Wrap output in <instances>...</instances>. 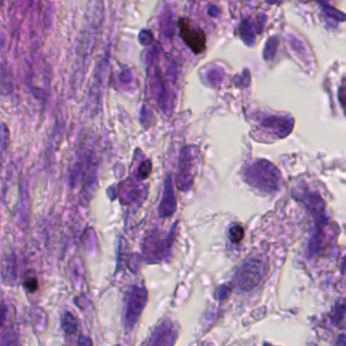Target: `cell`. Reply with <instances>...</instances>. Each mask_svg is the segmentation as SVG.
Returning a JSON list of instances; mask_svg holds the SVG:
<instances>
[{
	"label": "cell",
	"instance_id": "obj_8",
	"mask_svg": "<svg viewBox=\"0 0 346 346\" xmlns=\"http://www.w3.org/2000/svg\"><path fill=\"white\" fill-rule=\"evenodd\" d=\"M150 171H151V162L147 160L141 165L140 170H139V175L141 178H146L150 174Z\"/></svg>",
	"mask_w": 346,
	"mask_h": 346
},
{
	"label": "cell",
	"instance_id": "obj_10",
	"mask_svg": "<svg viewBox=\"0 0 346 346\" xmlns=\"http://www.w3.org/2000/svg\"><path fill=\"white\" fill-rule=\"evenodd\" d=\"M7 316V308L4 305V302L0 301V328L3 326Z\"/></svg>",
	"mask_w": 346,
	"mask_h": 346
},
{
	"label": "cell",
	"instance_id": "obj_4",
	"mask_svg": "<svg viewBox=\"0 0 346 346\" xmlns=\"http://www.w3.org/2000/svg\"><path fill=\"white\" fill-rule=\"evenodd\" d=\"M230 237L232 242H240L244 237V230L241 226L235 225L230 229Z\"/></svg>",
	"mask_w": 346,
	"mask_h": 346
},
{
	"label": "cell",
	"instance_id": "obj_2",
	"mask_svg": "<svg viewBox=\"0 0 346 346\" xmlns=\"http://www.w3.org/2000/svg\"><path fill=\"white\" fill-rule=\"evenodd\" d=\"M175 209V198L172 191V185L170 180H167L166 187L164 190L163 200L161 202L160 213L162 217H169Z\"/></svg>",
	"mask_w": 346,
	"mask_h": 346
},
{
	"label": "cell",
	"instance_id": "obj_1",
	"mask_svg": "<svg viewBox=\"0 0 346 346\" xmlns=\"http://www.w3.org/2000/svg\"><path fill=\"white\" fill-rule=\"evenodd\" d=\"M179 27L181 37L192 52L195 54L202 53L206 45L205 33L201 29L193 27L190 21L186 19H181L179 21Z\"/></svg>",
	"mask_w": 346,
	"mask_h": 346
},
{
	"label": "cell",
	"instance_id": "obj_3",
	"mask_svg": "<svg viewBox=\"0 0 346 346\" xmlns=\"http://www.w3.org/2000/svg\"><path fill=\"white\" fill-rule=\"evenodd\" d=\"M0 346H19V337L15 329L10 327L0 334Z\"/></svg>",
	"mask_w": 346,
	"mask_h": 346
},
{
	"label": "cell",
	"instance_id": "obj_9",
	"mask_svg": "<svg viewBox=\"0 0 346 346\" xmlns=\"http://www.w3.org/2000/svg\"><path fill=\"white\" fill-rule=\"evenodd\" d=\"M24 286L28 291H35L37 289V286H38L37 280L35 278H29L25 281Z\"/></svg>",
	"mask_w": 346,
	"mask_h": 346
},
{
	"label": "cell",
	"instance_id": "obj_6",
	"mask_svg": "<svg viewBox=\"0 0 346 346\" xmlns=\"http://www.w3.org/2000/svg\"><path fill=\"white\" fill-rule=\"evenodd\" d=\"M325 11L329 16H332L334 18H336L337 20H345L346 17L344 16L343 13H341L340 11L336 10L335 8H333L332 6H326L325 7Z\"/></svg>",
	"mask_w": 346,
	"mask_h": 346
},
{
	"label": "cell",
	"instance_id": "obj_5",
	"mask_svg": "<svg viewBox=\"0 0 346 346\" xmlns=\"http://www.w3.org/2000/svg\"><path fill=\"white\" fill-rule=\"evenodd\" d=\"M33 318H34V324L38 326L39 330H42L45 325H46V314L41 309H36L33 313Z\"/></svg>",
	"mask_w": 346,
	"mask_h": 346
},
{
	"label": "cell",
	"instance_id": "obj_7",
	"mask_svg": "<svg viewBox=\"0 0 346 346\" xmlns=\"http://www.w3.org/2000/svg\"><path fill=\"white\" fill-rule=\"evenodd\" d=\"M75 327V324L73 322V317L70 314H66L63 317V328L66 332H71Z\"/></svg>",
	"mask_w": 346,
	"mask_h": 346
}]
</instances>
